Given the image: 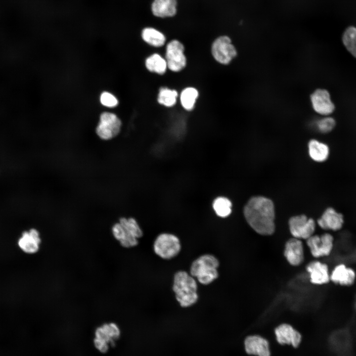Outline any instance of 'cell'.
<instances>
[{
	"label": "cell",
	"instance_id": "cell-1",
	"mask_svg": "<svg viewBox=\"0 0 356 356\" xmlns=\"http://www.w3.org/2000/svg\"><path fill=\"white\" fill-rule=\"evenodd\" d=\"M245 218L251 228L263 235L272 234L275 230V212L271 200L263 196L251 198L244 208Z\"/></svg>",
	"mask_w": 356,
	"mask_h": 356
},
{
	"label": "cell",
	"instance_id": "cell-2",
	"mask_svg": "<svg viewBox=\"0 0 356 356\" xmlns=\"http://www.w3.org/2000/svg\"><path fill=\"white\" fill-rule=\"evenodd\" d=\"M196 279L184 270L177 271L174 276L172 289L176 300L182 308L195 305L198 300Z\"/></svg>",
	"mask_w": 356,
	"mask_h": 356
},
{
	"label": "cell",
	"instance_id": "cell-3",
	"mask_svg": "<svg viewBox=\"0 0 356 356\" xmlns=\"http://www.w3.org/2000/svg\"><path fill=\"white\" fill-rule=\"evenodd\" d=\"M219 265V261L214 255L205 254L192 262L189 273L199 283L209 285L218 277Z\"/></svg>",
	"mask_w": 356,
	"mask_h": 356
},
{
	"label": "cell",
	"instance_id": "cell-4",
	"mask_svg": "<svg viewBox=\"0 0 356 356\" xmlns=\"http://www.w3.org/2000/svg\"><path fill=\"white\" fill-rule=\"evenodd\" d=\"M154 252L164 260H171L178 255L181 249L179 238L174 234L163 232L156 237L153 244Z\"/></svg>",
	"mask_w": 356,
	"mask_h": 356
},
{
	"label": "cell",
	"instance_id": "cell-5",
	"mask_svg": "<svg viewBox=\"0 0 356 356\" xmlns=\"http://www.w3.org/2000/svg\"><path fill=\"white\" fill-rule=\"evenodd\" d=\"M121 335L118 325L114 322L104 323L94 332L93 344L102 353L107 352L111 347L115 346Z\"/></svg>",
	"mask_w": 356,
	"mask_h": 356
},
{
	"label": "cell",
	"instance_id": "cell-6",
	"mask_svg": "<svg viewBox=\"0 0 356 356\" xmlns=\"http://www.w3.org/2000/svg\"><path fill=\"white\" fill-rule=\"evenodd\" d=\"M165 58L169 70L175 72L181 71L187 63L183 44L177 40L169 42L166 46Z\"/></svg>",
	"mask_w": 356,
	"mask_h": 356
},
{
	"label": "cell",
	"instance_id": "cell-7",
	"mask_svg": "<svg viewBox=\"0 0 356 356\" xmlns=\"http://www.w3.org/2000/svg\"><path fill=\"white\" fill-rule=\"evenodd\" d=\"M211 52L214 59L219 63L229 64L237 55V50L231 39L226 36H221L213 42Z\"/></svg>",
	"mask_w": 356,
	"mask_h": 356
},
{
	"label": "cell",
	"instance_id": "cell-8",
	"mask_svg": "<svg viewBox=\"0 0 356 356\" xmlns=\"http://www.w3.org/2000/svg\"><path fill=\"white\" fill-rule=\"evenodd\" d=\"M334 237L328 232L313 235L307 239V244L312 255L316 258L329 256L334 247Z\"/></svg>",
	"mask_w": 356,
	"mask_h": 356
},
{
	"label": "cell",
	"instance_id": "cell-9",
	"mask_svg": "<svg viewBox=\"0 0 356 356\" xmlns=\"http://www.w3.org/2000/svg\"><path fill=\"white\" fill-rule=\"evenodd\" d=\"M122 122L115 114L104 112L100 116L96 133L101 139L110 140L119 134Z\"/></svg>",
	"mask_w": 356,
	"mask_h": 356
},
{
	"label": "cell",
	"instance_id": "cell-10",
	"mask_svg": "<svg viewBox=\"0 0 356 356\" xmlns=\"http://www.w3.org/2000/svg\"><path fill=\"white\" fill-rule=\"evenodd\" d=\"M315 222L304 215L291 217L289 221L290 231L296 238L307 239L313 235Z\"/></svg>",
	"mask_w": 356,
	"mask_h": 356
},
{
	"label": "cell",
	"instance_id": "cell-11",
	"mask_svg": "<svg viewBox=\"0 0 356 356\" xmlns=\"http://www.w3.org/2000/svg\"><path fill=\"white\" fill-rule=\"evenodd\" d=\"M330 279L335 285L350 287L356 281V271L352 267L344 263H339L330 271Z\"/></svg>",
	"mask_w": 356,
	"mask_h": 356
},
{
	"label": "cell",
	"instance_id": "cell-12",
	"mask_svg": "<svg viewBox=\"0 0 356 356\" xmlns=\"http://www.w3.org/2000/svg\"><path fill=\"white\" fill-rule=\"evenodd\" d=\"M274 334L277 342L280 345H291L297 348L302 341L300 333L289 324L278 325L274 329Z\"/></svg>",
	"mask_w": 356,
	"mask_h": 356
},
{
	"label": "cell",
	"instance_id": "cell-13",
	"mask_svg": "<svg viewBox=\"0 0 356 356\" xmlns=\"http://www.w3.org/2000/svg\"><path fill=\"white\" fill-rule=\"evenodd\" d=\"M246 353L256 356H270L268 341L258 335H252L246 337L244 341Z\"/></svg>",
	"mask_w": 356,
	"mask_h": 356
},
{
	"label": "cell",
	"instance_id": "cell-14",
	"mask_svg": "<svg viewBox=\"0 0 356 356\" xmlns=\"http://www.w3.org/2000/svg\"><path fill=\"white\" fill-rule=\"evenodd\" d=\"M310 281L314 285H321L330 282V271L327 264L315 260L309 263L306 267Z\"/></svg>",
	"mask_w": 356,
	"mask_h": 356
},
{
	"label": "cell",
	"instance_id": "cell-15",
	"mask_svg": "<svg viewBox=\"0 0 356 356\" xmlns=\"http://www.w3.org/2000/svg\"><path fill=\"white\" fill-rule=\"evenodd\" d=\"M322 229L332 231L340 230L344 223V217L332 208H327L317 221Z\"/></svg>",
	"mask_w": 356,
	"mask_h": 356
},
{
	"label": "cell",
	"instance_id": "cell-16",
	"mask_svg": "<svg viewBox=\"0 0 356 356\" xmlns=\"http://www.w3.org/2000/svg\"><path fill=\"white\" fill-rule=\"evenodd\" d=\"M311 100L313 109L318 114L327 115L334 111V105L329 92L325 89L315 90L311 95Z\"/></svg>",
	"mask_w": 356,
	"mask_h": 356
},
{
	"label": "cell",
	"instance_id": "cell-17",
	"mask_svg": "<svg viewBox=\"0 0 356 356\" xmlns=\"http://www.w3.org/2000/svg\"><path fill=\"white\" fill-rule=\"evenodd\" d=\"M284 255L292 266H298L304 259L303 245L301 239L293 238L288 240L285 246Z\"/></svg>",
	"mask_w": 356,
	"mask_h": 356
},
{
	"label": "cell",
	"instance_id": "cell-18",
	"mask_svg": "<svg viewBox=\"0 0 356 356\" xmlns=\"http://www.w3.org/2000/svg\"><path fill=\"white\" fill-rule=\"evenodd\" d=\"M41 243L40 233L35 228H31L23 232L18 244L20 248L28 254L37 253Z\"/></svg>",
	"mask_w": 356,
	"mask_h": 356
},
{
	"label": "cell",
	"instance_id": "cell-19",
	"mask_svg": "<svg viewBox=\"0 0 356 356\" xmlns=\"http://www.w3.org/2000/svg\"><path fill=\"white\" fill-rule=\"evenodd\" d=\"M177 0H154L151 10L155 16L165 18L172 17L177 13Z\"/></svg>",
	"mask_w": 356,
	"mask_h": 356
},
{
	"label": "cell",
	"instance_id": "cell-20",
	"mask_svg": "<svg viewBox=\"0 0 356 356\" xmlns=\"http://www.w3.org/2000/svg\"><path fill=\"white\" fill-rule=\"evenodd\" d=\"M111 231L114 237L124 248L134 247L138 244V239L130 234L119 222L112 226Z\"/></svg>",
	"mask_w": 356,
	"mask_h": 356
},
{
	"label": "cell",
	"instance_id": "cell-21",
	"mask_svg": "<svg viewBox=\"0 0 356 356\" xmlns=\"http://www.w3.org/2000/svg\"><path fill=\"white\" fill-rule=\"evenodd\" d=\"M308 147L309 155L314 161L322 162L328 158L329 149L326 144L312 139L309 142Z\"/></svg>",
	"mask_w": 356,
	"mask_h": 356
},
{
	"label": "cell",
	"instance_id": "cell-22",
	"mask_svg": "<svg viewBox=\"0 0 356 356\" xmlns=\"http://www.w3.org/2000/svg\"><path fill=\"white\" fill-rule=\"evenodd\" d=\"M145 65L149 71L159 75L164 74L168 68L165 58L157 53H153L146 58Z\"/></svg>",
	"mask_w": 356,
	"mask_h": 356
},
{
	"label": "cell",
	"instance_id": "cell-23",
	"mask_svg": "<svg viewBox=\"0 0 356 356\" xmlns=\"http://www.w3.org/2000/svg\"><path fill=\"white\" fill-rule=\"evenodd\" d=\"M141 37L146 43L156 47L162 46L166 42L165 35L152 27L144 28L141 32Z\"/></svg>",
	"mask_w": 356,
	"mask_h": 356
},
{
	"label": "cell",
	"instance_id": "cell-24",
	"mask_svg": "<svg viewBox=\"0 0 356 356\" xmlns=\"http://www.w3.org/2000/svg\"><path fill=\"white\" fill-rule=\"evenodd\" d=\"M199 96L198 90L194 87H187L184 88L179 95V99L181 106L187 111H191L193 109L196 100Z\"/></svg>",
	"mask_w": 356,
	"mask_h": 356
},
{
	"label": "cell",
	"instance_id": "cell-25",
	"mask_svg": "<svg viewBox=\"0 0 356 356\" xmlns=\"http://www.w3.org/2000/svg\"><path fill=\"white\" fill-rule=\"evenodd\" d=\"M212 208L217 216L220 218H226L231 213L232 203L227 198L219 196L213 200Z\"/></svg>",
	"mask_w": 356,
	"mask_h": 356
},
{
	"label": "cell",
	"instance_id": "cell-26",
	"mask_svg": "<svg viewBox=\"0 0 356 356\" xmlns=\"http://www.w3.org/2000/svg\"><path fill=\"white\" fill-rule=\"evenodd\" d=\"M178 95L176 90L162 87L159 89L157 101L162 105L171 107L176 104Z\"/></svg>",
	"mask_w": 356,
	"mask_h": 356
},
{
	"label": "cell",
	"instance_id": "cell-27",
	"mask_svg": "<svg viewBox=\"0 0 356 356\" xmlns=\"http://www.w3.org/2000/svg\"><path fill=\"white\" fill-rule=\"evenodd\" d=\"M119 222L129 234L134 237L139 239L143 236V231L134 218L122 217L120 218Z\"/></svg>",
	"mask_w": 356,
	"mask_h": 356
},
{
	"label": "cell",
	"instance_id": "cell-28",
	"mask_svg": "<svg viewBox=\"0 0 356 356\" xmlns=\"http://www.w3.org/2000/svg\"><path fill=\"white\" fill-rule=\"evenodd\" d=\"M342 41L347 49L356 57V27L347 28L343 33Z\"/></svg>",
	"mask_w": 356,
	"mask_h": 356
},
{
	"label": "cell",
	"instance_id": "cell-29",
	"mask_svg": "<svg viewBox=\"0 0 356 356\" xmlns=\"http://www.w3.org/2000/svg\"><path fill=\"white\" fill-rule=\"evenodd\" d=\"M320 132L327 133L331 131L335 126V120L331 117H326L320 120L317 124Z\"/></svg>",
	"mask_w": 356,
	"mask_h": 356
},
{
	"label": "cell",
	"instance_id": "cell-30",
	"mask_svg": "<svg viewBox=\"0 0 356 356\" xmlns=\"http://www.w3.org/2000/svg\"><path fill=\"white\" fill-rule=\"evenodd\" d=\"M100 101L103 105L108 107H114L118 104L117 98L111 93L106 91L101 93Z\"/></svg>",
	"mask_w": 356,
	"mask_h": 356
}]
</instances>
